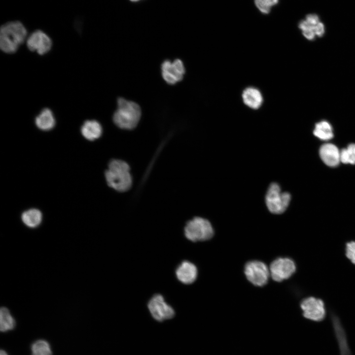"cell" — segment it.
<instances>
[{
    "instance_id": "cell-1",
    "label": "cell",
    "mask_w": 355,
    "mask_h": 355,
    "mask_svg": "<svg viewBox=\"0 0 355 355\" xmlns=\"http://www.w3.org/2000/svg\"><path fill=\"white\" fill-rule=\"evenodd\" d=\"M27 31L19 21H11L3 24L0 30V47L4 53L15 52L27 39Z\"/></svg>"
},
{
    "instance_id": "cell-2",
    "label": "cell",
    "mask_w": 355,
    "mask_h": 355,
    "mask_svg": "<svg viewBox=\"0 0 355 355\" xmlns=\"http://www.w3.org/2000/svg\"><path fill=\"white\" fill-rule=\"evenodd\" d=\"M117 108L112 117L114 124L123 129L131 130L135 128L142 114L139 105L124 98H119L117 101Z\"/></svg>"
},
{
    "instance_id": "cell-3",
    "label": "cell",
    "mask_w": 355,
    "mask_h": 355,
    "mask_svg": "<svg viewBox=\"0 0 355 355\" xmlns=\"http://www.w3.org/2000/svg\"><path fill=\"white\" fill-rule=\"evenodd\" d=\"M105 175L108 185L118 191L125 192L132 186L130 167L125 161L112 160Z\"/></svg>"
},
{
    "instance_id": "cell-4",
    "label": "cell",
    "mask_w": 355,
    "mask_h": 355,
    "mask_svg": "<svg viewBox=\"0 0 355 355\" xmlns=\"http://www.w3.org/2000/svg\"><path fill=\"white\" fill-rule=\"evenodd\" d=\"M184 230L186 238L193 242L210 240L214 234V230L210 222L201 217H195L188 221Z\"/></svg>"
},
{
    "instance_id": "cell-5",
    "label": "cell",
    "mask_w": 355,
    "mask_h": 355,
    "mask_svg": "<svg viewBox=\"0 0 355 355\" xmlns=\"http://www.w3.org/2000/svg\"><path fill=\"white\" fill-rule=\"evenodd\" d=\"M291 200V195L287 192H282L280 185L276 182L271 183L265 195L266 206L272 213L281 214L288 208Z\"/></svg>"
},
{
    "instance_id": "cell-6",
    "label": "cell",
    "mask_w": 355,
    "mask_h": 355,
    "mask_svg": "<svg viewBox=\"0 0 355 355\" xmlns=\"http://www.w3.org/2000/svg\"><path fill=\"white\" fill-rule=\"evenodd\" d=\"M244 272L248 280L257 286H262L266 284L270 276L269 268L267 265L257 260L247 263Z\"/></svg>"
},
{
    "instance_id": "cell-7",
    "label": "cell",
    "mask_w": 355,
    "mask_h": 355,
    "mask_svg": "<svg viewBox=\"0 0 355 355\" xmlns=\"http://www.w3.org/2000/svg\"><path fill=\"white\" fill-rule=\"evenodd\" d=\"M147 308L153 318L160 322L172 319L175 314L174 309L159 294L151 298L147 303Z\"/></svg>"
},
{
    "instance_id": "cell-8",
    "label": "cell",
    "mask_w": 355,
    "mask_h": 355,
    "mask_svg": "<svg viewBox=\"0 0 355 355\" xmlns=\"http://www.w3.org/2000/svg\"><path fill=\"white\" fill-rule=\"evenodd\" d=\"M304 317L308 320L320 322L326 316L324 304L322 300L314 297H308L303 299L300 304Z\"/></svg>"
},
{
    "instance_id": "cell-9",
    "label": "cell",
    "mask_w": 355,
    "mask_h": 355,
    "mask_svg": "<svg viewBox=\"0 0 355 355\" xmlns=\"http://www.w3.org/2000/svg\"><path fill=\"white\" fill-rule=\"evenodd\" d=\"M269 271L274 281L281 282L292 276L296 271V265L289 258L280 257L271 263Z\"/></svg>"
},
{
    "instance_id": "cell-10",
    "label": "cell",
    "mask_w": 355,
    "mask_h": 355,
    "mask_svg": "<svg viewBox=\"0 0 355 355\" xmlns=\"http://www.w3.org/2000/svg\"><path fill=\"white\" fill-rule=\"evenodd\" d=\"M162 75L164 80L168 84H175L180 81L185 72L183 62L178 59L173 62L166 60L161 65Z\"/></svg>"
},
{
    "instance_id": "cell-11",
    "label": "cell",
    "mask_w": 355,
    "mask_h": 355,
    "mask_svg": "<svg viewBox=\"0 0 355 355\" xmlns=\"http://www.w3.org/2000/svg\"><path fill=\"white\" fill-rule=\"evenodd\" d=\"M26 44L30 51L36 52L39 55H44L50 50L52 42L46 33L38 30L29 35L26 39Z\"/></svg>"
},
{
    "instance_id": "cell-12",
    "label": "cell",
    "mask_w": 355,
    "mask_h": 355,
    "mask_svg": "<svg viewBox=\"0 0 355 355\" xmlns=\"http://www.w3.org/2000/svg\"><path fill=\"white\" fill-rule=\"evenodd\" d=\"M331 320L334 335L339 348V355H352L345 330L339 318L333 314Z\"/></svg>"
},
{
    "instance_id": "cell-13",
    "label": "cell",
    "mask_w": 355,
    "mask_h": 355,
    "mask_svg": "<svg viewBox=\"0 0 355 355\" xmlns=\"http://www.w3.org/2000/svg\"><path fill=\"white\" fill-rule=\"evenodd\" d=\"M176 275L179 281L183 284H189L194 283L198 275L196 266L188 261H182L176 270Z\"/></svg>"
},
{
    "instance_id": "cell-14",
    "label": "cell",
    "mask_w": 355,
    "mask_h": 355,
    "mask_svg": "<svg viewBox=\"0 0 355 355\" xmlns=\"http://www.w3.org/2000/svg\"><path fill=\"white\" fill-rule=\"evenodd\" d=\"M320 155L323 162L330 167H336L340 162V151L334 144L325 143L320 149Z\"/></svg>"
},
{
    "instance_id": "cell-15",
    "label": "cell",
    "mask_w": 355,
    "mask_h": 355,
    "mask_svg": "<svg viewBox=\"0 0 355 355\" xmlns=\"http://www.w3.org/2000/svg\"><path fill=\"white\" fill-rule=\"evenodd\" d=\"M242 97L245 105L253 109L259 108L263 101L260 91L253 87L246 88L242 93Z\"/></svg>"
},
{
    "instance_id": "cell-16",
    "label": "cell",
    "mask_w": 355,
    "mask_h": 355,
    "mask_svg": "<svg viewBox=\"0 0 355 355\" xmlns=\"http://www.w3.org/2000/svg\"><path fill=\"white\" fill-rule=\"evenodd\" d=\"M55 123L54 114L48 108L42 109L35 118L36 126L42 131L51 130L54 127Z\"/></svg>"
},
{
    "instance_id": "cell-17",
    "label": "cell",
    "mask_w": 355,
    "mask_h": 355,
    "mask_svg": "<svg viewBox=\"0 0 355 355\" xmlns=\"http://www.w3.org/2000/svg\"><path fill=\"white\" fill-rule=\"evenodd\" d=\"M80 131L85 139L89 141H94L101 137L103 129L98 121L95 120H88L83 123Z\"/></svg>"
},
{
    "instance_id": "cell-18",
    "label": "cell",
    "mask_w": 355,
    "mask_h": 355,
    "mask_svg": "<svg viewBox=\"0 0 355 355\" xmlns=\"http://www.w3.org/2000/svg\"><path fill=\"white\" fill-rule=\"evenodd\" d=\"M21 219L23 223L28 227L35 228L38 226L42 221V214L37 209H32L24 212Z\"/></svg>"
},
{
    "instance_id": "cell-19",
    "label": "cell",
    "mask_w": 355,
    "mask_h": 355,
    "mask_svg": "<svg viewBox=\"0 0 355 355\" xmlns=\"http://www.w3.org/2000/svg\"><path fill=\"white\" fill-rule=\"evenodd\" d=\"M314 135L320 140L327 141L333 137L331 125L326 121H322L316 124Z\"/></svg>"
},
{
    "instance_id": "cell-20",
    "label": "cell",
    "mask_w": 355,
    "mask_h": 355,
    "mask_svg": "<svg viewBox=\"0 0 355 355\" xmlns=\"http://www.w3.org/2000/svg\"><path fill=\"white\" fill-rule=\"evenodd\" d=\"M0 331L5 332L13 329L15 326V320L8 309L2 307L0 310Z\"/></svg>"
},
{
    "instance_id": "cell-21",
    "label": "cell",
    "mask_w": 355,
    "mask_h": 355,
    "mask_svg": "<svg viewBox=\"0 0 355 355\" xmlns=\"http://www.w3.org/2000/svg\"><path fill=\"white\" fill-rule=\"evenodd\" d=\"M32 355H51L52 352L49 343L44 340L35 341L32 345Z\"/></svg>"
},
{
    "instance_id": "cell-22",
    "label": "cell",
    "mask_w": 355,
    "mask_h": 355,
    "mask_svg": "<svg viewBox=\"0 0 355 355\" xmlns=\"http://www.w3.org/2000/svg\"><path fill=\"white\" fill-rule=\"evenodd\" d=\"M340 162L344 164H355V144H349L340 151Z\"/></svg>"
},
{
    "instance_id": "cell-23",
    "label": "cell",
    "mask_w": 355,
    "mask_h": 355,
    "mask_svg": "<svg viewBox=\"0 0 355 355\" xmlns=\"http://www.w3.org/2000/svg\"><path fill=\"white\" fill-rule=\"evenodd\" d=\"M257 9L263 14H268L271 8L278 4L279 0H254Z\"/></svg>"
},
{
    "instance_id": "cell-24",
    "label": "cell",
    "mask_w": 355,
    "mask_h": 355,
    "mask_svg": "<svg viewBox=\"0 0 355 355\" xmlns=\"http://www.w3.org/2000/svg\"><path fill=\"white\" fill-rule=\"evenodd\" d=\"M345 252L347 257L355 265V241H351L346 244Z\"/></svg>"
},
{
    "instance_id": "cell-25",
    "label": "cell",
    "mask_w": 355,
    "mask_h": 355,
    "mask_svg": "<svg viewBox=\"0 0 355 355\" xmlns=\"http://www.w3.org/2000/svg\"><path fill=\"white\" fill-rule=\"evenodd\" d=\"M305 20L313 26H315L320 22L319 16L314 14L308 15Z\"/></svg>"
},
{
    "instance_id": "cell-26",
    "label": "cell",
    "mask_w": 355,
    "mask_h": 355,
    "mask_svg": "<svg viewBox=\"0 0 355 355\" xmlns=\"http://www.w3.org/2000/svg\"><path fill=\"white\" fill-rule=\"evenodd\" d=\"M313 30L316 36H322L324 33V27L323 24L321 22H319L314 26Z\"/></svg>"
},
{
    "instance_id": "cell-27",
    "label": "cell",
    "mask_w": 355,
    "mask_h": 355,
    "mask_svg": "<svg viewBox=\"0 0 355 355\" xmlns=\"http://www.w3.org/2000/svg\"><path fill=\"white\" fill-rule=\"evenodd\" d=\"M314 26L310 25L306 20H302L299 24V28L302 31H305L309 29H314Z\"/></svg>"
},
{
    "instance_id": "cell-28",
    "label": "cell",
    "mask_w": 355,
    "mask_h": 355,
    "mask_svg": "<svg viewBox=\"0 0 355 355\" xmlns=\"http://www.w3.org/2000/svg\"><path fill=\"white\" fill-rule=\"evenodd\" d=\"M303 35L309 40H313L315 38L316 34L312 29L302 31Z\"/></svg>"
},
{
    "instance_id": "cell-29",
    "label": "cell",
    "mask_w": 355,
    "mask_h": 355,
    "mask_svg": "<svg viewBox=\"0 0 355 355\" xmlns=\"http://www.w3.org/2000/svg\"><path fill=\"white\" fill-rule=\"evenodd\" d=\"M0 355H8V354L6 353V352L5 351L1 350L0 353Z\"/></svg>"
},
{
    "instance_id": "cell-30",
    "label": "cell",
    "mask_w": 355,
    "mask_h": 355,
    "mask_svg": "<svg viewBox=\"0 0 355 355\" xmlns=\"http://www.w3.org/2000/svg\"><path fill=\"white\" fill-rule=\"evenodd\" d=\"M130 0L133 1H138L139 0Z\"/></svg>"
}]
</instances>
